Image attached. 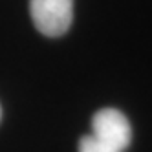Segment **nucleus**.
<instances>
[{
	"label": "nucleus",
	"instance_id": "f257e3e1",
	"mask_svg": "<svg viewBox=\"0 0 152 152\" xmlns=\"http://www.w3.org/2000/svg\"><path fill=\"white\" fill-rule=\"evenodd\" d=\"M35 28L46 37H61L72 26L73 0H29Z\"/></svg>",
	"mask_w": 152,
	"mask_h": 152
},
{
	"label": "nucleus",
	"instance_id": "f03ea898",
	"mask_svg": "<svg viewBox=\"0 0 152 152\" xmlns=\"http://www.w3.org/2000/svg\"><path fill=\"white\" fill-rule=\"evenodd\" d=\"M92 136L117 152H123L132 141V128L123 112L115 108H103L92 119Z\"/></svg>",
	"mask_w": 152,
	"mask_h": 152
},
{
	"label": "nucleus",
	"instance_id": "7ed1b4c3",
	"mask_svg": "<svg viewBox=\"0 0 152 152\" xmlns=\"http://www.w3.org/2000/svg\"><path fill=\"white\" fill-rule=\"evenodd\" d=\"M79 152H117V150L112 148V147H108L106 143H103V141H99L97 137H94L90 134V136H83L81 137Z\"/></svg>",
	"mask_w": 152,
	"mask_h": 152
},
{
	"label": "nucleus",
	"instance_id": "20e7f679",
	"mask_svg": "<svg viewBox=\"0 0 152 152\" xmlns=\"http://www.w3.org/2000/svg\"><path fill=\"white\" fill-rule=\"evenodd\" d=\"M0 117H2V108H0Z\"/></svg>",
	"mask_w": 152,
	"mask_h": 152
}]
</instances>
